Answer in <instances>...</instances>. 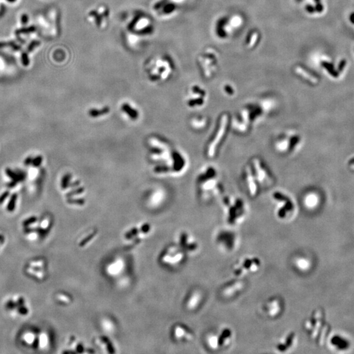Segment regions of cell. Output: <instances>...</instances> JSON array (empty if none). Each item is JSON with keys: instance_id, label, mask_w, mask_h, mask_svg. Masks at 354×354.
Wrapping results in <instances>:
<instances>
[{"instance_id": "cell-34", "label": "cell", "mask_w": 354, "mask_h": 354, "mask_svg": "<svg viewBox=\"0 0 354 354\" xmlns=\"http://www.w3.org/2000/svg\"><path fill=\"white\" fill-rule=\"evenodd\" d=\"M171 1H173V2H175V3H177H177H179V2H181V1H182V0H171Z\"/></svg>"}, {"instance_id": "cell-35", "label": "cell", "mask_w": 354, "mask_h": 354, "mask_svg": "<svg viewBox=\"0 0 354 354\" xmlns=\"http://www.w3.org/2000/svg\"><path fill=\"white\" fill-rule=\"evenodd\" d=\"M315 2H316V3H318V2H321V0H315Z\"/></svg>"}, {"instance_id": "cell-21", "label": "cell", "mask_w": 354, "mask_h": 354, "mask_svg": "<svg viewBox=\"0 0 354 354\" xmlns=\"http://www.w3.org/2000/svg\"><path fill=\"white\" fill-rule=\"evenodd\" d=\"M16 198H17V195L16 194H13L12 196H11V198L9 203L7 205V210L9 211H13L15 209Z\"/></svg>"}, {"instance_id": "cell-13", "label": "cell", "mask_w": 354, "mask_h": 354, "mask_svg": "<svg viewBox=\"0 0 354 354\" xmlns=\"http://www.w3.org/2000/svg\"><path fill=\"white\" fill-rule=\"evenodd\" d=\"M182 258V253L177 247H172L165 253L162 260L165 264H176L181 262Z\"/></svg>"}, {"instance_id": "cell-1", "label": "cell", "mask_w": 354, "mask_h": 354, "mask_svg": "<svg viewBox=\"0 0 354 354\" xmlns=\"http://www.w3.org/2000/svg\"><path fill=\"white\" fill-rule=\"evenodd\" d=\"M155 32L154 20L141 10L127 12L123 19V33L125 43L130 47H137Z\"/></svg>"}, {"instance_id": "cell-17", "label": "cell", "mask_w": 354, "mask_h": 354, "mask_svg": "<svg viewBox=\"0 0 354 354\" xmlns=\"http://www.w3.org/2000/svg\"><path fill=\"white\" fill-rule=\"evenodd\" d=\"M321 66L326 69L327 72L334 78H338L339 77V72L337 71L332 63L327 61H322Z\"/></svg>"}, {"instance_id": "cell-6", "label": "cell", "mask_w": 354, "mask_h": 354, "mask_svg": "<svg viewBox=\"0 0 354 354\" xmlns=\"http://www.w3.org/2000/svg\"><path fill=\"white\" fill-rule=\"evenodd\" d=\"M251 170L259 184L264 187H270L274 184V179L268 167L259 158H254L250 165Z\"/></svg>"}, {"instance_id": "cell-30", "label": "cell", "mask_w": 354, "mask_h": 354, "mask_svg": "<svg viewBox=\"0 0 354 354\" xmlns=\"http://www.w3.org/2000/svg\"><path fill=\"white\" fill-rule=\"evenodd\" d=\"M16 303L17 307H19V306H23L25 304V299L23 298L22 297H20L18 299V300H17Z\"/></svg>"}, {"instance_id": "cell-19", "label": "cell", "mask_w": 354, "mask_h": 354, "mask_svg": "<svg viewBox=\"0 0 354 354\" xmlns=\"http://www.w3.org/2000/svg\"><path fill=\"white\" fill-rule=\"evenodd\" d=\"M199 295L197 293H194L191 295V297L188 299L187 302V306L190 309H194L195 306L198 303Z\"/></svg>"}, {"instance_id": "cell-29", "label": "cell", "mask_w": 354, "mask_h": 354, "mask_svg": "<svg viewBox=\"0 0 354 354\" xmlns=\"http://www.w3.org/2000/svg\"><path fill=\"white\" fill-rule=\"evenodd\" d=\"M9 195V192L8 191H5V193H3L2 194V195L0 197V204H2V203L4 201V200L7 198V197Z\"/></svg>"}, {"instance_id": "cell-31", "label": "cell", "mask_w": 354, "mask_h": 354, "mask_svg": "<svg viewBox=\"0 0 354 354\" xmlns=\"http://www.w3.org/2000/svg\"><path fill=\"white\" fill-rule=\"evenodd\" d=\"M349 20H350V22L352 23V24L354 25V12L352 13L350 15Z\"/></svg>"}, {"instance_id": "cell-15", "label": "cell", "mask_w": 354, "mask_h": 354, "mask_svg": "<svg viewBox=\"0 0 354 354\" xmlns=\"http://www.w3.org/2000/svg\"><path fill=\"white\" fill-rule=\"evenodd\" d=\"M331 344L339 350H347L350 346V342L347 339L339 335H335L330 340Z\"/></svg>"}, {"instance_id": "cell-28", "label": "cell", "mask_w": 354, "mask_h": 354, "mask_svg": "<svg viewBox=\"0 0 354 354\" xmlns=\"http://www.w3.org/2000/svg\"><path fill=\"white\" fill-rule=\"evenodd\" d=\"M306 10L307 11V12L310 13H314L316 11V9L314 7H313L312 5H307L306 6Z\"/></svg>"}, {"instance_id": "cell-25", "label": "cell", "mask_w": 354, "mask_h": 354, "mask_svg": "<svg viewBox=\"0 0 354 354\" xmlns=\"http://www.w3.org/2000/svg\"><path fill=\"white\" fill-rule=\"evenodd\" d=\"M6 306L8 309H11V310L14 309V308H15V307H17L16 303L15 302L12 301V300H9L7 303Z\"/></svg>"}, {"instance_id": "cell-2", "label": "cell", "mask_w": 354, "mask_h": 354, "mask_svg": "<svg viewBox=\"0 0 354 354\" xmlns=\"http://www.w3.org/2000/svg\"><path fill=\"white\" fill-rule=\"evenodd\" d=\"M175 63L172 58L165 53H159L148 58L144 69L151 82L160 83L167 82L175 72Z\"/></svg>"}, {"instance_id": "cell-14", "label": "cell", "mask_w": 354, "mask_h": 354, "mask_svg": "<svg viewBox=\"0 0 354 354\" xmlns=\"http://www.w3.org/2000/svg\"><path fill=\"white\" fill-rule=\"evenodd\" d=\"M234 205H229L228 204H227L228 205L230 206V207H229V220H230V222H234V220L237 218V217L240 216V215H242L243 212V203L242 201L240 200V199H234Z\"/></svg>"}, {"instance_id": "cell-33", "label": "cell", "mask_w": 354, "mask_h": 354, "mask_svg": "<svg viewBox=\"0 0 354 354\" xmlns=\"http://www.w3.org/2000/svg\"><path fill=\"white\" fill-rule=\"evenodd\" d=\"M4 240H5L4 237L2 235H0V242H3Z\"/></svg>"}, {"instance_id": "cell-9", "label": "cell", "mask_w": 354, "mask_h": 354, "mask_svg": "<svg viewBox=\"0 0 354 354\" xmlns=\"http://www.w3.org/2000/svg\"><path fill=\"white\" fill-rule=\"evenodd\" d=\"M274 194V198L281 204V207L278 210V216L280 218H284L287 212L291 211L294 207V204L289 196L281 192V191H276Z\"/></svg>"}, {"instance_id": "cell-26", "label": "cell", "mask_w": 354, "mask_h": 354, "mask_svg": "<svg viewBox=\"0 0 354 354\" xmlns=\"http://www.w3.org/2000/svg\"><path fill=\"white\" fill-rule=\"evenodd\" d=\"M315 9H316V11H317V12H319V13L322 12V11H323V5L321 3V2L316 3Z\"/></svg>"}, {"instance_id": "cell-20", "label": "cell", "mask_w": 354, "mask_h": 354, "mask_svg": "<svg viewBox=\"0 0 354 354\" xmlns=\"http://www.w3.org/2000/svg\"><path fill=\"white\" fill-rule=\"evenodd\" d=\"M230 336H231V332L230 331V330L228 329H225L224 331H222L221 336H220L219 337L218 342V345H220V346L224 345L225 340L226 342V340L228 339V338L230 337Z\"/></svg>"}, {"instance_id": "cell-18", "label": "cell", "mask_w": 354, "mask_h": 354, "mask_svg": "<svg viewBox=\"0 0 354 354\" xmlns=\"http://www.w3.org/2000/svg\"><path fill=\"white\" fill-rule=\"evenodd\" d=\"M174 334H175V337L177 339H184V338L186 336V330L182 327L178 326L175 327V330H174Z\"/></svg>"}, {"instance_id": "cell-11", "label": "cell", "mask_w": 354, "mask_h": 354, "mask_svg": "<svg viewBox=\"0 0 354 354\" xmlns=\"http://www.w3.org/2000/svg\"><path fill=\"white\" fill-rule=\"evenodd\" d=\"M244 182L246 188L251 196H256L258 192V182L253 174L251 167H247L244 172Z\"/></svg>"}, {"instance_id": "cell-10", "label": "cell", "mask_w": 354, "mask_h": 354, "mask_svg": "<svg viewBox=\"0 0 354 354\" xmlns=\"http://www.w3.org/2000/svg\"><path fill=\"white\" fill-rule=\"evenodd\" d=\"M126 268V262L122 257H117L108 263L106 267V272L113 277L121 276Z\"/></svg>"}, {"instance_id": "cell-3", "label": "cell", "mask_w": 354, "mask_h": 354, "mask_svg": "<svg viewBox=\"0 0 354 354\" xmlns=\"http://www.w3.org/2000/svg\"><path fill=\"white\" fill-rule=\"evenodd\" d=\"M85 18L92 27L100 31L105 30L110 24L111 10L106 4H98L87 11Z\"/></svg>"}, {"instance_id": "cell-5", "label": "cell", "mask_w": 354, "mask_h": 354, "mask_svg": "<svg viewBox=\"0 0 354 354\" xmlns=\"http://www.w3.org/2000/svg\"><path fill=\"white\" fill-rule=\"evenodd\" d=\"M201 176L199 182L203 192L205 194L211 192L212 194H215L221 191V183L218 181L217 173L213 167L207 168Z\"/></svg>"}, {"instance_id": "cell-27", "label": "cell", "mask_w": 354, "mask_h": 354, "mask_svg": "<svg viewBox=\"0 0 354 354\" xmlns=\"http://www.w3.org/2000/svg\"><path fill=\"white\" fill-rule=\"evenodd\" d=\"M41 163H42V158L40 156L38 157V158H36L33 161V164L34 165V166H39Z\"/></svg>"}, {"instance_id": "cell-8", "label": "cell", "mask_w": 354, "mask_h": 354, "mask_svg": "<svg viewBox=\"0 0 354 354\" xmlns=\"http://www.w3.org/2000/svg\"><path fill=\"white\" fill-rule=\"evenodd\" d=\"M300 141V138L298 135H294V133H286L277 139L276 148L280 152L287 153L289 151H293Z\"/></svg>"}, {"instance_id": "cell-23", "label": "cell", "mask_w": 354, "mask_h": 354, "mask_svg": "<svg viewBox=\"0 0 354 354\" xmlns=\"http://www.w3.org/2000/svg\"><path fill=\"white\" fill-rule=\"evenodd\" d=\"M37 220H38V218H37L36 217H30L29 218L25 220V221L23 222V226H29V225H30V224H34V222H36L37 221Z\"/></svg>"}, {"instance_id": "cell-24", "label": "cell", "mask_w": 354, "mask_h": 354, "mask_svg": "<svg viewBox=\"0 0 354 354\" xmlns=\"http://www.w3.org/2000/svg\"><path fill=\"white\" fill-rule=\"evenodd\" d=\"M18 312L20 313V315L25 316V315H26L27 313H28V310L27 307H25L24 305H23V306L18 307Z\"/></svg>"}, {"instance_id": "cell-7", "label": "cell", "mask_w": 354, "mask_h": 354, "mask_svg": "<svg viewBox=\"0 0 354 354\" xmlns=\"http://www.w3.org/2000/svg\"><path fill=\"white\" fill-rule=\"evenodd\" d=\"M177 3L171 0H154L151 4L152 13L161 19H168L177 11Z\"/></svg>"}, {"instance_id": "cell-12", "label": "cell", "mask_w": 354, "mask_h": 354, "mask_svg": "<svg viewBox=\"0 0 354 354\" xmlns=\"http://www.w3.org/2000/svg\"><path fill=\"white\" fill-rule=\"evenodd\" d=\"M205 97V91L198 86H192L190 91V98L188 104L190 107L201 106L204 104Z\"/></svg>"}, {"instance_id": "cell-22", "label": "cell", "mask_w": 354, "mask_h": 354, "mask_svg": "<svg viewBox=\"0 0 354 354\" xmlns=\"http://www.w3.org/2000/svg\"><path fill=\"white\" fill-rule=\"evenodd\" d=\"M346 65H347V60H346V59H342V60L339 62L338 65V66H337V69H337V71H338L339 73L342 72H343L344 69L345 68V67H346Z\"/></svg>"}, {"instance_id": "cell-32", "label": "cell", "mask_w": 354, "mask_h": 354, "mask_svg": "<svg viewBox=\"0 0 354 354\" xmlns=\"http://www.w3.org/2000/svg\"><path fill=\"white\" fill-rule=\"evenodd\" d=\"M348 164H349L351 165H354V158L350 159L349 160V161H348Z\"/></svg>"}, {"instance_id": "cell-4", "label": "cell", "mask_w": 354, "mask_h": 354, "mask_svg": "<svg viewBox=\"0 0 354 354\" xmlns=\"http://www.w3.org/2000/svg\"><path fill=\"white\" fill-rule=\"evenodd\" d=\"M229 121L230 117L228 114H224L219 118L216 129H214L213 135L211 136L207 146L206 154L208 158H213L217 155L220 144L224 141L228 132Z\"/></svg>"}, {"instance_id": "cell-16", "label": "cell", "mask_w": 354, "mask_h": 354, "mask_svg": "<svg viewBox=\"0 0 354 354\" xmlns=\"http://www.w3.org/2000/svg\"><path fill=\"white\" fill-rule=\"evenodd\" d=\"M101 327L104 333L111 334L115 331V324L114 321L109 318H104L101 321Z\"/></svg>"}]
</instances>
